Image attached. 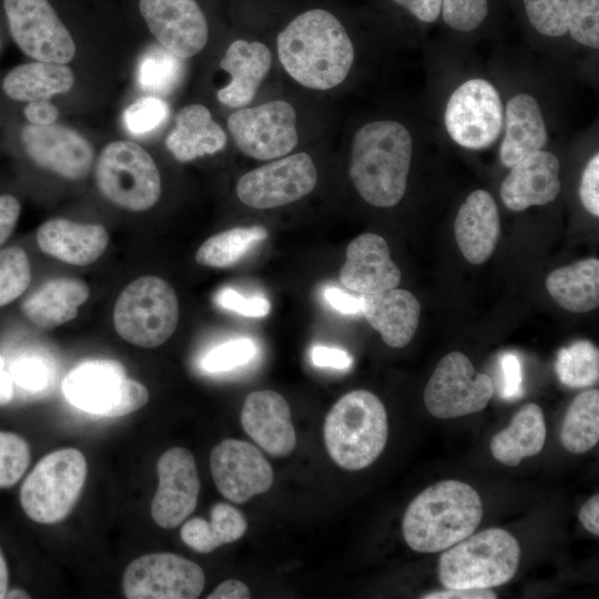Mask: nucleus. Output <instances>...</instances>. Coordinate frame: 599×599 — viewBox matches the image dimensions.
<instances>
[{
	"label": "nucleus",
	"instance_id": "obj_43",
	"mask_svg": "<svg viewBox=\"0 0 599 599\" xmlns=\"http://www.w3.org/2000/svg\"><path fill=\"white\" fill-rule=\"evenodd\" d=\"M532 27L544 35L560 37L567 32V0H524Z\"/></svg>",
	"mask_w": 599,
	"mask_h": 599
},
{
	"label": "nucleus",
	"instance_id": "obj_16",
	"mask_svg": "<svg viewBox=\"0 0 599 599\" xmlns=\"http://www.w3.org/2000/svg\"><path fill=\"white\" fill-rule=\"evenodd\" d=\"M317 183V171L307 153L280 158L240 177L238 199L254 209H273L295 202L311 193Z\"/></svg>",
	"mask_w": 599,
	"mask_h": 599
},
{
	"label": "nucleus",
	"instance_id": "obj_33",
	"mask_svg": "<svg viewBox=\"0 0 599 599\" xmlns=\"http://www.w3.org/2000/svg\"><path fill=\"white\" fill-rule=\"evenodd\" d=\"M211 520L194 517L181 529L183 542L197 552H211L217 547L238 540L247 529L244 515L226 502L211 509Z\"/></svg>",
	"mask_w": 599,
	"mask_h": 599
},
{
	"label": "nucleus",
	"instance_id": "obj_35",
	"mask_svg": "<svg viewBox=\"0 0 599 599\" xmlns=\"http://www.w3.org/2000/svg\"><path fill=\"white\" fill-rule=\"evenodd\" d=\"M562 446L572 454L589 451L599 440V390L579 394L569 405L560 430Z\"/></svg>",
	"mask_w": 599,
	"mask_h": 599
},
{
	"label": "nucleus",
	"instance_id": "obj_58",
	"mask_svg": "<svg viewBox=\"0 0 599 599\" xmlns=\"http://www.w3.org/2000/svg\"><path fill=\"white\" fill-rule=\"evenodd\" d=\"M9 583V571L8 566L0 548V599L4 598V595L8 590Z\"/></svg>",
	"mask_w": 599,
	"mask_h": 599
},
{
	"label": "nucleus",
	"instance_id": "obj_13",
	"mask_svg": "<svg viewBox=\"0 0 599 599\" xmlns=\"http://www.w3.org/2000/svg\"><path fill=\"white\" fill-rule=\"evenodd\" d=\"M445 126L460 146L480 150L490 146L504 124V108L497 89L487 80L470 79L449 97Z\"/></svg>",
	"mask_w": 599,
	"mask_h": 599
},
{
	"label": "nucleus",
	"instance_id": "obj_48",
	"mask_svg": "<svg viewBox=\"0 0 599 599\" xmlns=\"http://www.w3.org/2000/svg\"><path fill=\"white\" fill-rule=\"evenodd\" d=\"M579 196L585 209L599 216V154L596 153L586 165L579 186Z\"/></svg>",
	"mask_w": 599,
	"mask_h": 599
},
{
	"label": "nucleus",
	"instance_id": "obj_12",
	"mask_svg": "<svg viewBox=\"0 0 599 599\" xmlns=\"http://www.w3.org/2000/svg\"><path fill=\"white\" fill-rule=\"evenodd\" d=\"M10 138L34 166L67 180H81L91 171L94 150L78 131L61 125L20 124Z\"/></svg>",
	"mask_w": 599,
	"mask_h": 599
},
{
	"label": "nucleus",
	"instance_id": "obj_23",
	"mask_svg": "<svg viewBox=\"0 0 599 599\" xmlns=\"http://www.w3.org/2000/svg\"><path fill=\"white\" fill-rule=\"evenodd\" d=\"M500 232L496 202L485 190L471 192L460 205L454 223L457 245L471 264H483L494 253Z\"/></svg>",
	"mask_w": 599,
	"mask_h": 599
},
{
	"label": "nucleus",
	"instance_id": "obj_60",
	"mask_svg": "<svg viewBox=\"0 0 599 599\" xmlns=\"http://www.w3.org/2000/svg\"><path fill=\"white\" fill-rule=\"evenodd\" d=\"M2 48H3V35H2V31L0 30V53H1Z\"/></svg>",
	"mask_w": 599,
	"mask_h": 599
},
{
	"label": "nucleus",
	"instance_id": "obj_56",
	"mask_svg": "<svg viewBox=\"0 0 599 599\" xmlns=\"http://www.w3.org/2000/svg\"><path fill=\"white\" fill-rule=\"evenodd\" d=\"M579 520L591 534L599 536V496L590 497L579 511Z\"/></svg>",
	"mask_w": 599,
	"mask_h": 599
},
{
	"label": "nucleus",
	"instance_id": "obj_19",
	"mask_svg": "<svg viewBox=\"0 0 599 599\" xmlns=\"http://www.w3.org/2000/svg\"><path fill=\"white\" fill-rule=\"evenodd\" d=\"M140 13L158 43L181 59L205 47L209 27L195 0H139Z\"/></svg>",
	"mask_w": 599,
	"mask_h": 599
},
{
	"label": "nucleus",
	"instance_id": "obj_18",
	"mask_svg": "<svg viewBox=\"0 0 599 599\" xmlns=\"http://www.w3.org/2000/svg\"><path fill=\"white\" fill-rule=\"evenodd\" d=\"M156 473L159 486L151 515L158 526L172 529L196 508L201 485L195 459L185 448H170L159 458Z\"/></svg>",
	"mask_w": 599,
	"mask_h": 599
},
{
	"label": "nucleus",
	"instance_id": "obj_59",
	"mask_svg": "<svg viewBox=\"0 0 599 599\" xmlns=\"http://www.w3.org/2000/svg\"><path fill=\"white\" fill-rule=\"evenodd\" d=\"M4 598H8V599H16V598L28 599V598H30V595L27 591H24L23 589L14 588V589H11V590H7V592L4 595Z\"/></svg>",
	"mask_w": 599,
	"mask_h": 599
},
{
	"label": "nucleus",
	"instance_id": "obj_4",
	"mask_svg": "<svg viewBox=\"0 0 599 599\" xmlns=\"http://www.w3.org/2000/svg\"><path fill=\"white\" fill-rule=\"evenodd\" d=\"M388 438L386 409L380 399L365 389L342 396L325 417L324 440L332 459L347 470L372 465Z\"/></svg>",
	"mask_w": 599,
	"mask_h": 599
},
{
	"label": "nucleus",
	"instance_id": "obj_3",
	"mask_svg": "<svg viewBox=\"0 0 599 599\" xmlns=\"http://www.w3.org/2000/svg\"><path fill=\"white\" fill-rule=\"evenodd\" d=\"M483 518L479 494L456 479L439 481L417 495L403 518L406 544L418 552H438L470 536Z\"/></svg>",
	"mask_w": 599,
	"mask_h": 599
},
{
	"label": "nucleus",
	"instance_id": "obj_27",
	"mask_svg": "<svg viewBox=\"0 0 599 599\" xmlns=\"http://www.w3.org/2000/svg\"><path fill=\"white\" fill-rule=\"evenodd\" d=\"M90 288L85 282L59 277L45 282L20 303V313L34 326L53 328L74 319L87 302Z\"/></svg>",
	"mask_w": 599,
	"mask_h": 599
},
{
	"label": "nucleus",
	"instance_id": "obj_6",
	"mask_svg": "<svg viewBox=\"0 0 599 599\" xmlns=\"http://www.w3.org/2000/svg\"><path fill=\"white\" fill-rule=\"evenodd\" d=\"M179 301L174 288L158 276H142L119 295L113 324L124 341L144 348L164 344L175 332Z\"/></svg>",
	"mask_w": 599,
	"mask_h": 599
},
{
	"label": "nucleus",
	"instance_id": "obj_14",
	"mask_svg": "<svg viewBox=\"0 0 599 599\" xmlns=\"http://www.w3.org/2000/svg\"><path fill=\"white\" fill-rule=\"evenodd\" d=\"M227 128L240 151L257 160L283 158L298 140L296 111L282 100L233 112Z\"/></svg>",
	"mask_w": 599,
	"mask_h": 599
},
{
	"label": "nucleus",
	"instance_id": "obj_20",
	"mask_svg": "<svg viewBox=\"0 0 599 599\" xmlns=\"http://www.w3.org/2000/svg\"><path fill=\"white\" fill-rule=\"evenodd\" d=\"M339 281L349 291L373 294L398 286L402 274L392 261L387 242L378 234L364 233L346 248Z\"/></svg>",
	"mask_w": 599,
	"mask_h": 599
},
{
	"label": "nucleus",
	"instance_id": "obj_49",
	"mask_svg": "<svg viewBox=\"0 0 599 599\" xmlns=\"http://www.w3.org/2000/svg\"><path fill=\"white\" fill-rule=\"evenodd\" d=\"M21 210V201L13 192L0 191V248L13 234Z\"/></svg>",
	"mask_w": 599,
	"mask_h": 599
},
{
	"label": "nucleus",
	"instance_id": "obj_5",
	"mask_svg": "<svg viewBox=\"0 0 599 599\" xmlns=\"http://www.w3.org/2000/svg\"><path fill=\"white\" fill-rule=\"evenodd\" d=\"M520 546L507 530L489 528L444 550L438 578L445 588L487 589L501 586L516 573Z\"/></svg>",
	"mask_w": 599,
	"mask_h": 599
},
{
	"label": "nucleus",
	"instance_id": "obj_29",
	"mask_svg": "<svg viewBox=\"0 0 599 599\" xmlns=\"http://www.w3.org/2000/svg\"><path fill=\"white\" fill-rule=\"evenodd\" d=\"M547 140L548 133L537 100L526 93L512 97L506 105L501 163L511 167L525 156L541 150Z\"/></svg>",
	"mask_w": 599,
	"mask_h": 599
},
{
	"label": "nucleus",
	"instance_id": "obj_47",
	"mask_svg": "<svg viewBox=\"0 0 599 599\" xmlns=\"http://www.w3.org/2000/svg\"><path fill=\"white\" fill-rule=\"evenodd\" d=\"M499 394L506 400H516L524 395L522 367L519 357L511 352L499 357Z\"/></svg>",
	"mask_w": 599,
	"mask_h": 599
},
{
	"label": "nucleus",
	"instance_id": "obj_26",
	"mask_svg": "<svg viewBox=\"0 0 599 599\" xmlns=\"http://www.w3.org/2000/svg\"><path fill=\"white\" fill-rule=\"evenodd\" d=\"M271 63V51L262 42L242 39L233 41L220 61L221 69L231 75V81L217 91V100L230 108L250 103Z\"/></svg>",
	"mask_w": 599,
	"mask_h": 599
},
{
	"label": "nucleus",
	"instance_id": "obj_24",
	"mask_svg": "<svg viewBox=\"0 0 599 599\" xmlns=\"http://www.w3.org/2000/svg\"><path fill=\"white\" fill-rule=\"evenodd\" d=\"M35 240L43 253L64 263L85 266L104 253L109 234L100 224L52 219L39 226Z\"/></svg>",
	"mask_w": 599,
	"mask_h": 599
},
{
	"label": "nucleus",
	"instance_id": "obj_44",
	"mask_svg": "<svg viewBox=\"0 0 599 599\" xmlns=\"http://www.w3.org/2000/svg\"><path fill=\"white\" fill-rule=\"evenodd\" d=\"M256 346L248 338L226 342L210 351L202 359V367L209 373H223L242 366L255 355Z\"/></svg>",
	"mask_w": 599,
	"mask_h": 599
},
{
	"label": "nucleus",
	"instance_id": "obj_54",
	"mask_svg": "<svg viewBox=\"0 0 599 599\" xmlns=\"http://www.w3.org/2000/svg\"><path fill=\"white\" fill-rule=\"evenodd\" d=\"M496 597H497L496 593L493 590H490V588H487V589L446 588V590L430 592L425 596H422L420 598H424V599H495Z\"/></svg>",
	"mask_w": 599,
	"mask_h": 599
},
{
	"label": "nucleus",
	"instance_id": "obj_53",
	"mask_svg": "<svg viewBox=\"0 0 599 599\" xmlns=\"http://www.w3.org/2000/svg\"><path fill=\"white\" fill-rule=\"evenodd\" d=\"M423 22H434L441 11V0H393Z\"/></svg>",
	"mask_w": 599,
	"mask_h": 599
},
{
	"label": "nucleus",
	"instance_id": "obj_25",
	"mask_svg": "<svg viewBox=\"0 0 599 599\" xmlns=\"http://www.w3.org/2000/svg\"><path fill=\"white\" fill-rule=\"evenodd\" d=\"M361 296L362 314L385 344L400 348L410 343L419 323L420 304L409 291L395 287Z\"/></svg>",
	"mask_w": 599,
	"mask_h": 599
},
{
	"label": "nucleus",
	"instance_id": "obj_31",
	"mask_svg": "<svg viewBox=\"0 0 599 599\" xmlns=\"http://www.w3.org/2000/svg\"><path fill=\"white\" fill-rule=\"evenodd\" d=\"M546 434L541 408L529 403L515 414L508 427L493 436L490 451L497 461L514 467L541 451Z\"/></svg>",
	"mask_w": 599,
	"mask_h": 599
},
{
	"label": "nucleus",
	"instance_id": "obj_28",
	"mask_svg": "<svg viewBox=\"0 0 599 599\" xmlns=\"http://www.w3.org/2000/svg\"><path fill=\"white\" fill-rule=\"evenodd\" d=\"M73 84L74 74L67 64L33 60L1 77L0 94L12 103H28L67 93Z\"/></svg>",
	"mask_w": 599,
	"mask_h": 599
},
{
	"label": "nucleus",
	"instance_id": "obj_11",
	"mask_svg": "<svg viewBox=\"0 0 599 599\" xmlns=\"http://www.w3.org/2000/svg\"><path fill=\"white\" fill-rule=\"evenodd\" d=\"M2 9L11 39L26 55L61 64L73 59V38L48 0H2Z\"/></svg>",
	"mask_w": 599,
	"mask_h": 599
},
{
	"label": "nucleus",
	"instance_id": "obj_39",
	"mask_svg": "<svg viewBox=\"0 0 599 599\" xmlns=\"http://www.w3.org/2000/svg\"><path fill=\"white\" fill-rule=\"evenodd\" d=\"M32 282V265L26 248L19 244L0 248V309L19 301Z\"/></svg>",
	"mask_w": 599,
	"mask_h": 599
},
{
	"label": "nucleus",
	"instance_id": "obj_50",
	"mask_svg": "<svg viewBox=\"0 0 599 599\" xmlns=\"http://www.w3.org/2000/svg\"><path fill=\"white\" fill-rule=\"evenodd\" d=\"M22 116L30 124L50 125L57 122L59 110L48 100L31 101L22 106Z\"/></svg>",
	"mask_w": 599,
	"mask_h": 599
},
{
	"label": "nucleus",
	"instance_id": "obj_8",
	"mask_svg": "<svg viewBox=\"0 0 599 599\" xmlns=\"http://www.w3.org/2000/svg\"><path fill=\"white\" fill-rule=\"evenodd\" d=\"M62 393L74 407L100 417H122L149 400L146 387L128 378L124 367L110 359L85 361L62 382Z\"/></svg>",
	"mask_w": 599,
	"mask_h": 599
},
{
	"label": "nucleus",
	"instance_id": "obj_17",
	"mask_svg": "<svg viewBox=\"0 0 599 599\" xmlns=\"http://www.w3.org/2000/svg\"><path fill=\"white\" fill-rule=\"evenodd\" d=\"M210 468L219 491L235 504L266 493L273 485V469L252 444L227 438L215 445Z\"/></svg>",
	"mask_w": 599,
	"mask_h": 599
},
{
	"label": "nucleus",
	"instance_id": "obj_51",
	"mask_svg": "<svg viewBox=\"0 0 599 599\" xmlns=\"http://www.w3.org/2000/svg\"><path fill=\"white\" fill-rule=\"evenodd\" d=\"M311 357L314 365L319 367L346 369L353 363V359L347 352L326 346H315L312 349Z\"/></svg>",
	"mask_w": 599,
	"mask_h": 599
},
{
	"label": "nucleus",
	"instance_id": "obj_37",
	"mask_svg": "<svg viewBox=\"0 0 599 599\" xmlns=\"http://www.w3.org/2000/svg\"><path fill=\"white\" fill-rule=\"evenodd\" d=\"M183 73V59L156 44L148 48L141 55L136 69V81L148 95L163 98L180 85Z\"/></svg>",
	"mask_w": 599,
	"mask_h": 599
},
{
	"label": "nucleus",
	"instance_id": "obj_7",
	"mask_svg": "<svg viewBox=\"0 0 599 599\" xmlns=\"http://www.w3.org/2000/svg\"><path fill=\"white\" fill-rule=\"evenodd\" d=\"M85 478L87 460L80 450H54L42 457L24 479L21 507L38 524H57L73 509Z\"/></svg>",
	"mask_w": 599,
	"mask_h": 599
},
{
	"label": "nucleus",
	"instance_id": "obj_40",
	"mask_svg": "<svg viewBox=\"0 0 599 599\" xmlns=\"http://www.w3.org/2000/svg\"><path fill=\"white\" fill-rule=\"evenodd\" d=\"M567 31L586 47H599V0H567Z\"/></svg>",
	"mask_w": 599,
	"mask_h": 599
},
{
	"label": "nucleus",
	"instance_id": "obj_36",
	"mask_svg": "<svg viewBox=\"0 0 599 599\" xmlns=\"http://www.w3.org/2000/svg\"><path fill=\"white\" fill-rule=\"evenodd\" d=\"M266 236L267 231L263 226L233 227L223 231L209 237L199 247L195 261L207 267H230Z\"/></svg>",
	"mask_w": 599,
	"mask_h": 599
},
{
	"label": "nucleus",
	"instance_id": "obj_2",
	"mask_svg": "<svg viewBox=\"0 0 599 599\" xmlns=\"http://www.w3.org/2000/svg\"><path fill=\"white\" fill-rule=\"evenodd\" d=\"M412 153V136L397 121H373L358 129L352 144L349 176L359 195L378 207L399 203Z\"/></svg>",
	"mask_w": 599,
	"mask_h": 599
},
{
	"label": "nucleus",
	"instance_id": "obj_30",
	"mask_svg": "<svg viewBox=\"0 0 599 599\" xmlns=\"http://www.w3.org/2000/svg\"><path fill=\"white\" fill-rule=\"evenodd\" d=\"M226 144V134L202 104L182 108L175 116V128L166 136L165 145L180 162L214 154Z\"/></svg>",
	"mask_w": 599,
	"mask_h": 599
},
{
	"label": "nucleus",
	"instance_id": "obj_32",
	"mask_svg": "<svg viewBox=\"0 0 599 599\" xmlns=\"http://www.w3.org/2000/svg\"><path fill=\"white\" fill-rule=\"evenodd\" d=\"M550 296L562 308L586 313L599 305V260L589 257L550 272L546 278Z\"/></svg>",
	"mask_w": 599,
	"mask_h": 599
},
{
	"label": "nucleus",
	"instance_id": "obj_10",
	"mask_svg": "<svg viewBox=\"0 0 599 599\" xmlns=\"http://www.w3.org/2000/svg\"><path fill=\"white\" fill-rule=\"evenodd\" d=\"M495 393L490 376L478 373L460 352L445 355L437 364L425 390L427 410L437 418H456L483 410Z\"/></svg>",
	"mask_w": 599,
	"mask_h": 599
},
{
	"label": "nucleus",
	"instance_id": "obj_42",
	"mask_svg": "<svg viewBox=\"0 0 599 599\" xmlns=\"http://www.w3.org/2000/svg\"><path fill=\"white\" fill-rule=\"evenodd\" d=\"M30 464V447L21 436L0 432V489L16 485Z\"/></svg>",
	"mask_w": 599,
	"mask_h": 599
},
{
	"label": "nucleus",
	"instance_id": "obj_46",
	"mask_svg": "<svg viewBox=\"0 0 599 599\" xmlns=\"http://www.w3.org/2000/svg\"><path fill=\"white\" fill-rule=\"evenodd\" d=\"M215 301L219 306L248 317H263L271 311V304L265 297L243 296L232 288L221 290Z\"/></svg>",
	"mask_w": 599,
	"mask_h": 599
},
{
	"label": "nucleus",
	"instance_id": "obj_9",
	"mask_svg": "<svg viewBox=\"0 0 599 599\" xmlns=\"http://www.w3.org/2000/svg\"><path fill=\"white\" fill-rule=\"evenodd\" d=\"M101 194L124 210L142 212L159 201L162 185L152 156L138 143L120 140L109 143L95 166Z\"/></svg>",
	"mask_w": 599,
	"mask_h": 599
},
{
	"label": "nucleus",
	"instance_id": "obj_1",
	"mask_svg": "<svg viewBox=\"0 0 599 599\" xmlns=\"http://www.w3.org/2000/svg\"><path fill=\"white\" fill-rule=\"evenodd\" d=\"M277 53L288 75L314 90L342 83L354 61L345 28L323 9L308 10L292 20L277 35Z\"/></svg>",
	"mask_w": 599,
	"mask_h": 599
},
{
	"label": "nucleus",
	"instance_id": "obj_52",
	"mask_svg": "<svg viewBox=\"0 0 599 599\" xmlns=\"http://www.w3.org/2000/svg\"><path fill=\"white\" fill-rule=\"evenodd\" d=\"M325 298L337 312L345 315H356L362 313V296H355L343 292L338 287L331 286L325 290Z\"/></svg>",
	"mask_w": 599,
	"mask_h": 599
},
{
	"label": "nucleus",
	"instance_id": "obj_21",
	"mask_svg": "<svg viewBox=\"0 0 599 599\" xmlns=\"http://www.w3.org/2000/svg\"><path fill=\"white\" fill-rule=\"evenodd\" d=\"M241 424L245 433L272 456H286L296 446L290 406L274 390L250 393L241 412Z\"/></svg>",
	"mask_w": 599,
	"mask_h": 599
},
{
	"label": "nucleus",
	"instance_id": "obj_57",
	"mask_svg": "<svg viewBox=\"0 0 599 599\" xmlns=\"http://www.w3.org/2000/svg\"><path fill=\"white\" fill-rule=\"evenodd\" d=\"M13 399V382L8 369L6 354L0 351V407L9 405Z\"/></svg>",
	"mask_w": 599,
	"mask_h": 599
},
{
	"label": "nucleus",
	"instance_id": "obj_55",
	"mask_svg": "<svg viewBox=\"0 0 599 599\" xmlns=\"http://www.w3.org/2000/svg\"><path fill=\"white\" fill-rule=\"evenodd\" d=\"M250 598L248 587L236 579H229L220 583L207 599H246Z\"/></svg>",
	"mask_w": 599,
	"mask_h": 599
},
{
	"label": "nucleus",
	"instance_id": "obj_38",
	"mask_svg": "<svg viewBox=\"0 0 599 599\" xmlns=\"http://www.w3.org/2000/svg\"><path fill=\"white\" fill-rule=\"evenodd\" d=\"M555 367L564 385L571 388L592 386L599 379L598 348L590 341H577L559 349Z\"/></svg>",
	"mask_w": 599,
	"mask_h": 599
},
{
	"label": "nucleus",
	"instance_id": "obj_22",
	"mask_svg": "<svg viewBox=\"0 0 599 599\" xmlns=\"http://www.w3.org/2000/svg\"><path fill=\"white\" fill-rule=\"evenodd\" d=\"M558 158L548 151H536L515 165L500 186L502 203L511 211L552 202L560 191Z\"/></svg>",
	"mask_w": 599,
	"mask_h": 599
},
{
	"label": "nucleus",
	"instance_id": "obj_15",
	"mask_svg": "<svg viewBox=\"0 0 599 599\" xmlns=\"http://www.w3.org/2000/svg\"><path fill=\"white\" fill-rule=\"evenodd\" d=\"M204 586L202 568L171 552L134 559L122 578V589L129 599H195Z\"/></svg>",
	"mask_w": 599,
	"mask_h": 599
},
{
	"label": "nucleus",
	"instance_id": "obj_41",
	"mask_svg": "<svg viewBox=\"0 0 599 599\" xmlns=\"http://www.w3.org/2000/svg\"><path fill=\"white\" fill-rule=\"evenodd\" d=\"M170 114L167 103L159 97L144 95L123 112V123L133 135H143L158 129Z\"/></svg>",
	"mask_w": 599,
	"mask_h": 599
},
{
	"label": "nucleus",
	"instance_id": "obj_34",
	"mask_svg": "<svg viewBox=\"0 0 599 599\" xmlns=\"http://www.w3.org/2000/svg\"><path fill=\"white\" fill-rule=\"evenodd\" d=\"M6 357L14 398L38 399L53 389L58 370L49 355L34 349H20Z\"/></svg>",
	"mask_w": 599,
	"mask_h": 599
},
{
	"label": "nucleus",
	"instance_id": "obj_45",
	"mask_svg": "<svg viewBox=\"0 0 599 599\" xmlns=\"http://www.w3.org/2000/svg\"><path fill=\"white\" fill-rule=\"evenodd\" d=\"M444 21L457 31L479 27L488 12V0H441Z\"/></svg>",
	"mask_w": 599,
	"mask_h": 599
}]
</instances>
